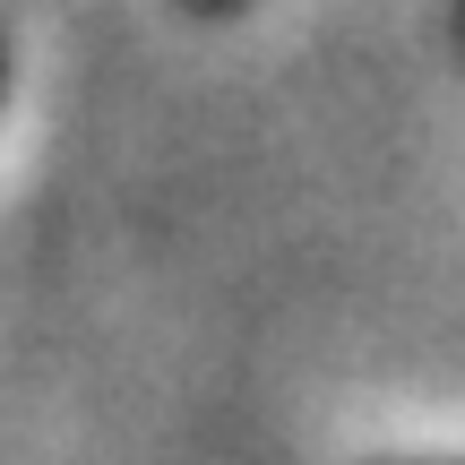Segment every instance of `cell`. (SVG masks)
Wrapping results in <instances>:
<instances>
[{"label": "cell", "mask_w": 465, "mask_h": 465, "mask_svg": "<svg viewBox=\"0 0 465 465\" xmlns=\"http://www.w3.org/2000/svg\"><path fill=\"white\" fill-rule=\"evenodd\" d=\"M216 9H224V0H216Z\"/></svg>", "instance_id": "cell-1"}]
</instances>
